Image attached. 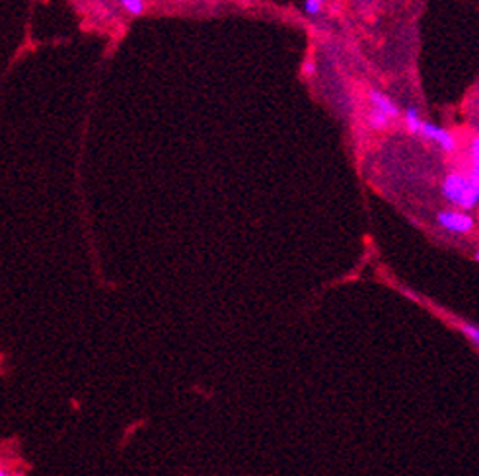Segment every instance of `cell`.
Here are the masks:
<instances>
[{"mask_svg":"<svg viewBox=\"0 0 479 476\" xmlns=\"http://www.w3.org/2000/svg\"><path fill=\"white\" fill-rule=\"evenodd\" d=\"M442 197L456 208L473 210L479 206V185L470 174L452 171L442 181Z\"/></svg>","mask_w":479,"mask_h":476,"instance_id":"1","label":"cell"},{"mask_svg":"<svg viewBox=\"0 0 479 476\" xmlns=\"http://www.w3.org/2000/svg\"><path fill=\"white\" fill-rule=\"evenodd\" d=\"M439 226L444 227L450 234H470L475 226L473 218L468 210H441L436 214Z\"/></svg>","mask_w":479,"mask_h":476,"instance_id":"2","label":"cell"},{"mask_svg":"<svg viewBox=\"0 0 479 476\" xmlns=\"http://www.w3.org/2000/svg\"><path fill=\"white\" fill-rule=\"evenodd\" d=\"M419 136H421V138H425V140L434 142L442 152H446V154L456 150V146H458L454 135H452L450 130L442 129V127H439V125H434V123L423 121V127H421Z\"/></svg>","mask_w":479,"mask_h":476,"instance_id":"3","label":"cell"},{"mask_svg":"<svg viewBox=\"0 0 479 476\" xmlns=\"http://www.w3.org/2000/svg\"><path fill=\"white\" fill-rule=\"evenodd\" d=\"M368 101H370V106L376 107V109H380L386 115H390L392 119H397L402 111H400V107L396 106V101L392 98H388L384 91L380 90H368Z\"/></svg>","mask_w":479,"mask_h":476,"instance_id":"4","label":"cell"},{"mask_svg":"<svg viewBox=\"0 0 479 476\" xmlns=\"http://www.w3.org/2000/svg\"><path fill=\"white\" fill-rule=\"evenodd\" d=\"M394 121L390 115H386L380 109H376V107L370 106V111L366 115V123H368V127L373 130H386L390 127V123Z\"/></svg>","mask_w":479,"mask_h":476,"instance_id":"5","label":"cell"},{"mask_svg":"<svg viewBox=\"0 0 479 476\" xmlns=\"http://www.w3.org/2000/svg\"><path fill=\"white\" fill-rule=\"evenodd\" d=\"M403 123H405V129H407L409 135L419 136L421 127H423V119H421V113H419L417 107H407L403 111Z\"/></svg>","mask_w":479,"mask_h":476,"instance_id":"6","label":"cell"},{"mask_svg":"<svg viewBox=\"0 0 479 476\" xmlns=\"http://www.w3.org/2000/svg\"><path fill=\"white\" fill-rule=\"evenodd\" d=\"M470 175H472L479 185V136L473 138L472 142V167H470Z\"/></svg>","mask_w":479,"mask_h":476,"instance_id":"7","label":"cell"},{"mask_svg":"<svg viewBox=\"0 0 479 476\" xmlns=\"http://www.w3.org/2000/svg\"><path fill=\"white\" fill-rule=\"evenodd\" d=\"M121 6L127 10V14L141 16L145 12V2L143 0H119Z\"/></svg>","mask_w":479,"mask_h":476,"instance_id":"8","label":"cell"},{"mask_svg":"<svg viewBox=\"0 0 479 476\" xmlns=\"http://www.w3.org/2000/svg\"><path fill=\"white\" fill-rule=\"evenodd\" d=\"M460 331L464 334L466 339H470L479 348V327L472 325V323H464V325H460Z\"/></svg>","mask_w":479,"mask_h":476,"instance_id":"9","label":"cell"},{"mask_svg":"<svg viewBox=\"0 0 479 476\" xmlns=\"http://www.w3.org/2000/svg\"><path fill=\"white\" fill-rule=\"evenodd\" d=\"M324 8V0H304V12L306 16H319Z\"/></svg>","mask_w":479,"mask_h":476,"instance_id":"10","label":"cell"},{"mask_svg":"<svg viewBox=\"0 0 479 476\" xmlns=\"http://www.w3.org/2000/svg\"><path fill=\"white\" fill-rule=\"evenodd\" d=\"M475 259H478V261H479V251H478V253H475Z\"/></svg>","mask_w":479,"mask_h":476,"instance_id":"11","label":"cell"}]
</instances>
